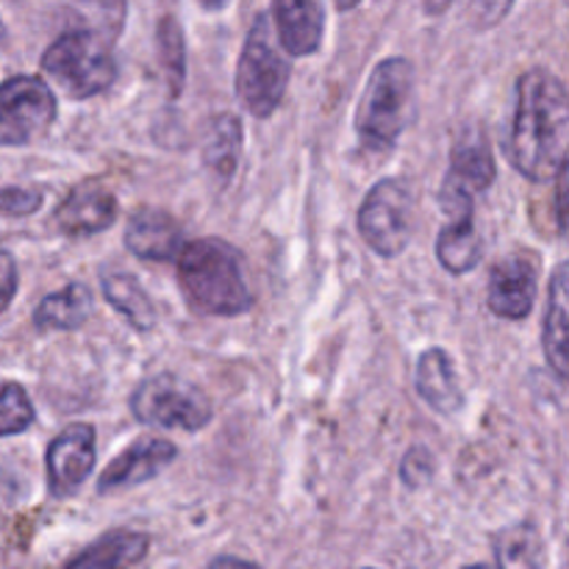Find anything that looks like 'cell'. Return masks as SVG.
Instances as JSON below:
<instances>
[{
	"mask_svg": "<svg viewBox=\"0 0 569 569\" xmlns=\"http://www.w3.org/2000/svg\"><path fill=\"white\" fill-rule=\"evenodd\" d=\"M42 70L64 89L70 98L87 100L106 92L117 78V61L111 39L103 31H67L44 50Z\"/></svg>",
	"mask_w": 569,
	"mask_h": 569,
	"instance_id": "obj_4",
	"label": "cell"
},
{
	"mask_svg": "<svg viewBox=\"0 0 569 569\" xmlns=\"http://www.w3.org/2000/svg\"><path fill=\"white\" fill-rule=\"evenodd\" d=\"M467 569H489V567H483V565H476V567H467Z\"/></svg>",
	"mask_w": 569,
	"mask_h": 569,
	"instance_id": "obj_36",
	"label": "cell"
},
{
	"mask_svg": "<svg viewBox=\"0 0 569 569\" xmlns=\"http://www.w3.org/2000/svg\"><path fill=\"white\" fill-rule=\"evenodd\" d=\"M433 470H437L433 456L428 453L426 448H415L406 453L403 467H400V476H403V481L409 483L411 489H417V487H426V483L431 481Z\"/></svg>",
	"mask_w": 569,
	"mask_h": 569,
	"instance_id": "obj_26",
	"label": "cell"
},
{
	"mask_svg": "<svg viewBox=\"0 0 569 569\" xmlns=\"http://www.w3.org/2000/svg\"><path fill=\"white\" fill-rule=\"evenodd\" d=\"M239 153H242V126L233 114L217 117L206 139V167L220 178L222 183L237 172Z\"/></svg>",
	"mask_w": 569,
	"mask_h": 569,
	"instance_id": "obj_23",
	"label": "cell"
},
{
	"mask_svg": "<svg viewBox=\"0 0 569 569\" xmlns=\"http://www.w3.org/2000/svg\"><path fill=\"white\" fill-rule=\"evenodd\" d=\"M503 148L528 181H553L569 167V92L548 70L517 81V106Z\"/></svg>",
	"mask_w": 569,
	"mask_h": 569,
	"instance_id": "obj_1",
	"label": "cell"
},
{
	"mask_svg": "<svg viewBox=\"0 0 569 569\" xmlns=\"http://www.w3.org/2000/svg\"><path fill=\"white\" fill-rule=\"evenodd\" d=\"M117 220V198L94 183H83L56 211V226L67 237H92Z\"/></svg>",
	"mask_w": 569,
	"mask_h": 569,
	"instance_id": "obj_15",
	"label": "cell"
},
{
	"mask_svg": "<svg viewBox=\"0 0 569 569\" xmlns=\"http://www.w3.org/2000/svg\"><path fill=\"white\" fill-rule=\"evenodd\" d=\"M17 281H20V276H17L14 259H11L6 250H0V315H3V311L9 309L11 300H14Z\"/></svg>",
	"mask_w": 569,
	"mask_h": 569,
	"instance_id": "obj_29",
	"label": "cell"
},
{
	"mask_svg": "<svg viewBox=\"0 0 569 569\" xmlns=\"http://www.w3.org/2000/svg\"><path fill=\"white\" fill-rule=\"evenodd\" d=\"M556 222L559 231L569 237V167L559 176V187H556Z\"/></svg>",
	"mask_w": 569,
	"mask_h": 569,
	"instance_id": "obj_30",
	"label": "cell"
},
{
	"mask_svg": "<svg viewBox=\"0 0 569 569\" xmlns=\"http://www.w3.org/2000/svg\"><path fill=\"white\" fill-rule=\"evenodd\" d=\"M453 6V0H422V9H426L428 17H439Z\"/></svg>",
	"mask_w": 569,
	"mask_h": 569,
	"instance_id": "obj_32",
	"label": "cell"
},
{
	"mask_svg": "<svg viewBox=\"0 0 569 569\" xmlns=\"http://www.w3.org/2000/svg\"><path fill=\"white\" fill-rule=\"evenodd\" d=\"M359 3L361 0H333V6H337L339 11H350V9H356Z\"/></svg>",
	"mask_w": 569,
	"mask_h": 569,
	"instance_id": "obj_34",
	"label": "cell"
},
{
	"mask_svg": "<svg viewBox=\"0 0 569 569\" xmlns=\"http://www.w3.org/2000/svg\"><path fill=\"white\" fill-rule=\"evenodd\" d=\"M495 181V156L489 139L481 128H465L456 137L453 156H450V172L445 183L472 194L487 192Z\"/></svg>",
	"mask_w": 569,
	"mask_h": 569,
	"instance_id": "obj_14",
	"label": "cell"
},
{
	"mask_svg": "<svg viewBox=\"0 0 569 569\" xmlns=\"http://www.w3.org/2000/svg\"><path fill=\"white\" fill-rule=\"evenodd\" d=\"M415 117V67L409 59H383L372 70L356 111L361 148L387 153Z\"/></svg>",
	"mask_w": 569,
	"mask_h": 569,
	"instance_id": "obj_3",
	"label": "cell"
},
{
	"mask_svg": "<svg viewBox=\"0 0 569 569\" xmlns=\"http://www.w3.org/2000/svg\"><path fill=\"white\" fill-rule=\"evenodd\" d=\"M131 411L144 426L181 428V431H198L211 422L209 398L194 383L170 372L139 383L131 398Z\"/></svg>",
	"mask_w": 569,
	"mask_h": 569,
	"instance_id": "obj_6",
	"label": "cell"
},
{
	"mask_svg": "<svg viewBox=\"0 0 569 569\" xmlns=\"http://www.w3.org/2000/svg\"><path fill=\"white\" fill-rule=\"evenodd\" d=\"M56 120V98L37 76H14L0 83V144H28Z\"/></svg>",
	"mask_w": 569,
	"mask_h": 569,
	"instance_id": "obj_8",
	"label": "cell"
},
{
	"mask_svg": "<svg viewBox=\"0 0 569 569\" xmlns=\"http://www.w3.org/2000/svg\"><path fill=\"white\" fill-rule=\"evenodd\" d=\"M483 239L478 233L476 220H453L439 231L437 237V259L453 276L476 270L481 264Z\"/></svg>",
	"mask_w": 569,
	"mask_h": 569,
	"instance_id": "obj_20",
	"label": "cell"
},
{
	"mask_svg": "<svg viewBox=\"0 0 569 569\" xmlns=\"http://www.w3.org/2000/svg\"><path fill=\"white\" fill-rule=\"evenodd\" d=\"M359 231L378 256L403 253L415 233V192L406 181L387 178L370 189L359 211Z\"/></svg>",
	"mask_w": 569,
	"mask_h": 569,
	"instance_id": "obj_7",
	"label": "cell"
},
{
	"mask_svg": "<svg viewBox=\"0 0 569 569\" xmlns=\"http://www.w3.org/2000/svg\"><path fill=\"white\" fill-rule=\"evenodd\" d=\"M289 83V64L276 42L270 14H259L250 26L237 64V98L253 117H270L281 106Z\"/></svg>",
	"mask_w": 569,
	"mask_h": 569,
	"instance_id": "obj_5",
	"label": "cell"
},
{
	"mask_svg": "<svg viewBox=\"0 0 569 569\" xmlns=\"http://www.w3.org/2000/svg\"><path fill=\"white\" fill-rule=\"evenodd\" d=\"M278 42L289 56H311L320 50L326 33L322 0H272Z\"/></svg>",
	"mask_w": 569,
	"mask_h": 569,
	"instance_id": "obj_12",
	"label": "cell"
},
{
	"mask_svg": "<svg viewBox=\"0 0 569 569\" xmlns=\"http://www.w3.org/2000/svg\"><path fill=\"white\" fill-rule=\"evenodd\" d=\"M178 456L176 445L167 442V439L144 437L139 439L133 448H128L126 453L117 456L109 467L103 470L98 481V492H120V489L137 487V483L150 481L153 476H159L167 465Z\"/></svg>",
	"mask_w": 569,
	"mask_h": 569,
	"instance_id": "obj_11",
	"label": "cell"
},
{
	"mask_svg": "<svg viewBox=\"0 0 569 569\" xmlns=\"http://www.w3.org/2000/svg\"><path fill=\"white\" fill-rule=\"evenodd\" d=\"M156 48H159L161 70H164L167 87L172 98H178L187 81V42H183L181 22L176 17H161L156 28Z\"/></svg>",
	"mask_w": 569,
	"mask_h": 569,
	"instance_id": "obj_24",
	"label": "cell"
},
{
	"mask_svg": "<svg viewBox=\"0 0 569 569\" xmlns=\"http://www.w3.org/2000/svg\"><path fill=\"white\" fill-rule=\"evenodd\" d=\"M178 281L183 298L200 315L233 317L253 303L244 281L242 256L222 239H198L187 242L178 256Z\"/></svg>",
	"mask_w": 569,
	"mask_h": 569,
	"instance_id": "obj_2",
	"label": "cell"
},
{
	"mask_svg": "<svg viewBox=\"0 0 569 569\" xmlns=\"http://www.w3.org/2000/svg\"><path fill=\"white\" fill-rule=\"evenodd\" d=\"M100 287H103V298L109 300L137 331H153L156 306L153 300L144 295V289L139 287L137 278L126 276V272H106V276L100 278Z\"/></svg>",
	"mask_w": 569,
	"mask_h": 569,
	"instance_id": "obj_21",
	"label": "cell"
},
{
	"mask_svg": "<svg viewBox=\"0 0 569 569\" xmlns=\"http://www.w3.org/2000/svg\"><path fill=\"white\" fill-rule=\"evenodd\" d=\"M209 569H261V567L253 565V561L237 559V556H220V559L211 561Z\"/></svg>",
	"mask_w": 569,
	"mask_h": 569,
	"instance_id": "obj_31",
	"label": "cell"
},
{
	"mask_svg": "<svg viewBox=\"0 0 569 569\" xmlns=\"http://www.w3.org/2000/svg\"><path fill=\"white\" fill-rule=\"evenodd\" d=\"M126 248L144 261H176L183 244L181 226L161 209L133 211L126 228Z\"/></svg>",
	"mask_w": 569,
	"mask_h": 569,
	"instance_id": "obj_13",
	"label": "cell"
},
{
	"mask_svg": "<svg viewBox=\"0 0 569 569\" xmlns=\"http://www.w3.org/2000/svg\"><path fill=\"white\" fill-rule=\"evenodd\" d=\"M542 348L556 376L569 383V261L556 267L550 278Z\"/></svg>",
	"mask_w": 569,
	"mask_h": 569,
	"instance_id": "obj_16",
	"label": "cell"
},
{
	"mask_svg": "<svg viewBox=\"0 0 569 569\" xmlns=\"http://www.w3.org/2000/svg\"><path fill=\"white\" fill-rule=\"evenodd\" d=\"M537 283V256L526 253V250L506 256L495 264L492 276H489V309L503 320H522L533 309Z\"/></svg>",
	"mask_w": 569,
	"mask_h": 569,
	"instance_id": "obj_9",
	"label": "cell"
},
{
	"mask_svg": "<svg viewBox=\"0 0 569 569\" xmlns=\"http://www.w3.org/2000/svg\"><path fill=\"white\" fill-rule=\"evenodd\" d=\"M517 0H470V17L478 28H495L506 20Z\"/></svg>",
	"mask_w": 569,
	"mask_h": 569,
	"instance_id": "obj_28",
	"label": "cell"
},
{
	"mask_svg": "<svg viewBox=\"0 0 569 569\" xmlns=\"http://www.w3.org/2000/svg\"><path fill=\"white\" fill-rule=\"evenodd\" d=\"M417 392L439 415H456L465 406L456 367L442 348L426 350L417 361Z\"/></svg>",
	"mask_w": 569,
	"mask_h": 569,
	"instance_id": "obj_17",
	"label": "cell"
},
{
	"mask_svg": "<svg viewBox=\"0 0 569 569\" xmlns=\"http://www.w3.org/2000/svg\"><path fill=\"white\" fill-rule=\"evenodd\" d=\"M94 465V428L87 422L64 428L48 448V487L53 498H70L81 489Z\"/></svg>",
	"mask_w": 569,
	"mask_h": 569,
	"instance_id": "obj_10",
	"label": "cell"
},
{
	"mask_svg": "<svg viewBox=\"0 0 569 569\" xmlns=\"http://www.w3.org/2000/svg\"><path fill=\"white\" fill-rule=\"evenodd\" d=\"M498 569H545V542L531 522H517L495 537Z\"/></svg>",
	"mask_w": 569,
	"mask_h": 569,
	"instance_id": "obj_22",
	"label": "cell"
},
{
	"mask_svg": "<svg viewBox=\"0 0 569 569\" xmlns=\"http://www.w3.org/2000/svg\"><path fill=\"white\" fill-rule=\"evenodd\" d=\"M150 539L133 531H109L76 556L64 569H126L148 553Z\"/></svg>",
	"mask_w": 569,
	"mask_h": 569,
	"instance_id": "obj_18",
	"label": "cell"
},
{
	"mask_svg": "<svg viewBox=\"0 0 569 569\" xmlns=\"http://www.w3.org/2000/svg\"><path fill=\"white\" fill-rule=\"evenodd\" d=\"M6 37H9V33H6V26H3V20H0V50H3V44H6Z\"/></svg>",
	"mask_w": 569,
	"mask_h": 569,
	"instance_id": "obj_35",
	"label": "cell"
},
{
	"mask_svg": "<svg viewBox=\"0 0 569 569\" xmlns=\"http://www.w3.org/2000/svg\"><path fill=\"white\" fill-rule=\"evenodd\" d=\"M194 3H198L200 9H206V11H220L222 6L228 3V0H194Z\"/></svg>",
	"mask_w": 569,
	"mask_h": 569,
	"instance_id": "obj_33",
	"label": "cell"
},
{
	"mask_svg": "<svg viewBox=\"0 0 569 569\" xmlns=\"http://www.w3.org/2000/svg\"><path fill=\"white\" fill-rule=\"evenodd\" d=\"M42 206V192H33V189H0V211L11 217H28L33 211H39Z\"/></svg>",
	"mask_w": 569,
	"mask_h": 569,
	"instance_id": "obj_27",
	"label": "cell"
},
{
	"mask_svg": "<svg viewBox=\"0 0 569 569\" xmlns=\"http://www.w3.org/2000/svg\"><path fill=\"white\" fill-rule=\"evenodd\" d=\"M89 309H92V292L83 283H70L37 306L33 326L39 331H76L89 317Z\"/></svg>",
	"mask_w": 569,
	"mask_h": 569,
	"instance_id": "obj_19",
	"label": "cell"
},
{
	"mask_svg": "<svg viewBox=\"0 0 569 569\" xmlns=\"http://www.w3.org/2000/svg\"><path fill=\"white\" fill-rule=\"evenodd\" d=\"M33 422V406L20 383H0V437L28 431Z\"/></svg>",
	"mask_w": 569,
	"mask_h": 569,
	"instance_id": "obj_25",
	"label": "cell"
}]
</instances>
